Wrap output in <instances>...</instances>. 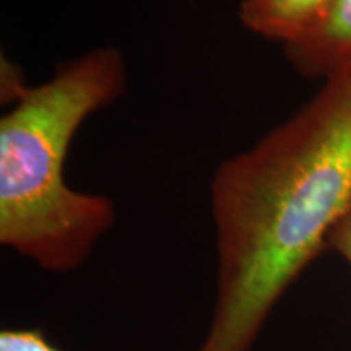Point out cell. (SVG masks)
Returning a JSON list of instances; mask_svg holds the SVG:
<instances>
[{
	"label": "cell",
	"mask_w": 351,
	"mask_h": 351,
	"mask_svg": "<svg viewBox=\"0 0 351 351\" xmlns=\"http://www.w3.org/2000/svg\"><path fill=\"white\" fill-rule=\"evenodd\" d=\"M217 295L195 351H252L275 306L351 212V67L213 176Z\"/></svg>",
	"instance_id": "obj_1"
},
{
	"label": "cell",
	"mask_w": 351,
	"mask_h": 351,
	"mask_svg": "<svg viewBox=\"0 0 351 351\" xmlns=\"http://www.w3.org/2000/svg\"><path fill=\"white\" fill-rule=\"evenodd\" d=\"M127 69L116 47H96L20 91L0 121V244L43 270L80 269L112 230L108 197L78 192L64 179L77 130L125 93Z\"/></svg>",
	"instance_id": "obj_2"
},
{
	"label": "cell",
	"mask_w": 351,
	"mask_h": 351,
	"mask_svg": "<svg viewBox=\"0 0 351 351\" xmlns=\"http://www.w3.org/2000/svg\"><path fill=\"white\" fill-rule=\"evenodd\" d=\"M288 60L301 75L330 78L351 67V0H337L322 21L285 46Z\"/></svg>",
	"instance_id": "obj_3"
},
{
	"label": "cell",
	"mask_w": 351,
	"mask_h": 351,
	"mask_svg": "<svg viewBox=\"0 0 351 351\" xmlns=\"http://www.w3.org/2000/svg\"><path fill=\"white\" fill-rule=\"evenodd\" d=\"M337 0H243L239 20L249 32L287 46L324 20Z\"/></svg>",
	"instance_id": "obj_4"
},
{
	"label": "cell",
	"mask_w": 351,
	"mask_h": 351,
	"mask_svg": "<svg viewBox=\"0 0 351 351\" xmlns=\"http://www.w3.org/2000/svg\"><path fill=\"white\" fill-rule=\"evenodd\" d=\"M0 351H60L39 328H3Z\"/></svg>",
	"instance_id": "obj_5"
},
{
	"label": "cell",
	"mask_w": 351,
	"mask_h": 351,
	"mask_svg": "<svg viewBox=\"0 0 351 351\" xmlns=\"http://www.w3.org/2000/svg\"><path fill=\"white\" fill-rule=\"evenodd\" d=\"M327 247L339 252L351 265V212L333 228L328 236Z\"/></svg>",
	"instance_id": "obj_6"
}]
</instances>
